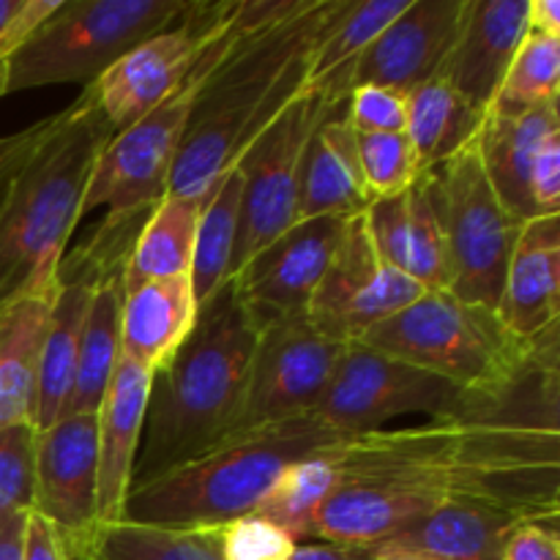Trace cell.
I'll return each instance as SVG.
<instances>
[{"mask_svg": "<svg viewBox=\"0 0 560 560\" xmlns=\"http://www.w3.org/2000/svg\"><path fill=\"white\" fill-rule=\"evenodd\" d=\"M328 459L339 481L317 517V541L366 550L452 506L558 523V337L512 386L424 424L348 438Z\"/></svg>", "mask_w": 560, "mask_h": 560, "instance_id": "cell-1", "label": "cell"}, {"mask_svg": "<svg viewBox=\"0 0 560 560\" xmlns=\"http://www.w3.org/2000/svg\"><path fill=\"white\" fill-rule=\"evenodd\" d=\"M334 0H306L301 11L235 38L200 85L167 195L208 197L262 129L306 91L317 36Z\"/></svg>", "mask_w": 560, "mask_h": 560, "instance_id": "cell-2", "label": "cell"}, {"mask_svg": "<svg viewBox=\"0 0 560 560\" xmlns=\"http://www.w3.org/2000/svg\"><path fill=\"white\" fill-rule=\"evenodd\" d=\"M260 331L233 279L200 304L189 337L153 372L131 487L233 438Z\"/></svg>", "mask_w": 560, "mask_h": 560, "instance_id": "cell-3", "label": "cell"}, {"mask_svg": "<svg viewBox=\"0 0 560 560\" xmlns=\"http://www.w3.org/2000/svg\"><path fill=\"white\" fill-rule=\"evenodd\" d=\"M113 135L91 88L52 115L0 206V312L55 290L88 180Z\"/></svg>", "mask_w": 560, "mask_h": 560, "instance_id": "cell-4", "label": "cell"}, {"mask_svg": "<svg viewBox=\"0 0 560 560\" xmlns=\"http://www.w3.org/2000/svg\"><path fill=\"white\" fill-rule=\"evenodd\" d=\"M304 5V0H233L222 27L191 66L184 85L135 126L113 135L98 153L82 197V219L98 208L104 211V222L85 244L88 249L104 260H126L148 213L167 195L186 124L206 77L241 33L288 20Z\"/></svg>", "mask_w": 560, "mask_h": 560, "instance_id": "cell-5", "label": "cell"}, {"mask_svg": "<svg viewBox=\"0 0 560 560\" xmlns=\"http://www.w3.org/2000/svg\"><path fill=\"white\" fill-rule=\"evenodd\" d=\"M342 441L348 438L334 435L312 416L233 435L202 457L131 487L124 520L159 528H219L257 512L288 465Z\"/></svg>", "mask_w": 560, "mask_h": 560, "instance_id": "cell-6", "label": "cell"}, {"mask_svg": "<svg viewBox=\"0 0 560 560\" xmlns=\"http://www.w3.org/2000/svg\"><path fill=\"white\" fill-rule=\"evenodd\" d=\"M552 337L558 331L539 342H523L495 310L459 301L448 290H427L359 342L485 397L512 386Z\"/></svg>", "mask_w": 560, "mask_h": 560, "instance_id": "cell-7", "label": "cell"}, {"mask_svg": "<svg viewBox=\"0 0 560 560\" xmlns=\"http://www.w3.org/2000/svg\"><path fill=\"white\" fill-rule=\"evenodd\" d=\"M191 0H60L5 60V96L47 85L88 88L129 49L184 20Z\"/></svg>", "mask_w": 560, "mask_h": 560, "instance_id": "cell-8", "label": "cell"}, {"mask_svg": "<svg viewBox=\"0 0 560 560\" xmlns=\"http://www.w3.org/2000/svg\"><path fill=\"white\" fill-rule=\"evenodd\" d=\"M424 175L446 244L448 293L495 310L523 222L492 189L476 140Z\"/></svg>", "mask_w": 560, "mask_h": 560, "instance_id": "cell-9", "label": "cell"}, {"mask_svg": "<svg viewBox=\"0 0 560 560\" xmlns=\"http://www.w3.org/2000/svg\"><path fill=\"white\" fill-rule=\"evenodd\" d=\"M348 104V102H345ZM345 104L306 88L295 96L235 162L241 173L238 241L233 277L273 238L299 222L301 162L317 126Z\"/></svg>", "mask_w": 560, "mask_h": 560, "instance_id": "cell-10", "label": "cell"}, {"mask_svg": "<svg viewBox=\"0 0 560 560\" xmlns=\"http://www.w3.org/2000/svg\"><path fill=\"white\" fill-rule=\"evenodd\" d=\"M487 397V394H485ZM476 399L432 372L410 366L361 342L345 345V353L326 392L306 416L339 438L383 430L408 413L441 416Z\"/></svg>", "mask_w": 560, "mask_h": 560, "instance_id": "cell-11", "label": "cell"}, {"mask_svg": "<svg viewBox=\"0 0 560 560\" xmlns=\"http://www.w3.org/2000/svg\"><path fill=\"white\" fill-rule=\"evenodd\" d=\"M342 353L345 345L315 331L306 315L262 323L233 435L310 413L326 392Z\"/></svg>", "mask_w": 560, "mask_h": 560, "instance_id": "cell-12", "label": "cell"}, {"mask_svg": "<svg viewBox=\"0 0 560 560\" xmlns=\"http://www.w3.org/2000/svg\"><path fill=\"white\" fill-rule=\"evenodd\" d=\"M230 3L233 0L222 3L191 0V9L186 11L184 20L137 44L107 74L88 85L115 135L145 118L184 85L191 66L222 27Z\"/></svg>", "mask_w": 560, "mask_h": 560, "instance_id": "cell-13", "label": "cell"}, {"mask_svg": "<svg viewBox=\"0 0 560 560\" xmlns=\"http://www.w3.org/2000/svg\"><path fill=\"white\" fill-rule=\"evenodd\" d=\"M421 293L427 290L416 279L377 255L364 213H359L348 219L331 266L306 306V320L323 337L350 345L413 304Z\"/></svg>", "mask_w": 560, "mask_h": 560, "instance_id": "cell-14", "label": "cell"}, {"mask_svg": "<svg viewBox=\"0 0 560 560\" xmlns=\"http://www.w3.org/2000/svg\"><path fill=\"white\" fill-rule=\"evenodd\" d=\"M33 512L52 525L66 558L96 560L102 536L96 416H63L36 432Z\"/></svg>", "mask_w": 560, "mask_h": 560, "instance_id": "cell-15", "label": "cell"}, {"mask_svg": "<svg viewBox=\"0 0 560 560\" xmlns=\"http://www.w3.org/2000/svg\"><path fill=\"white\" fill-rule=\"evenodd\" d=\"M348 219H301L262 246L233 277L241 299L262 323L306 315L317 284L326 277Z\"/></svg>", "mask_w": 560, "mask_h": 560, "instance_id": "cell-16", "label": "cell"}, {"mask_svg": "<svg viewBox=\"0 0 560 560\" xmlns=\"http://www.w3.org/2000/svg\"><path fill=\"white\" fill-rule=\"evenodd\" d=\"M465 3L468 0H410L361 55L350 74V91L383 85L410 93L435 80L457 42Z\"/></svg>", "mask_w": 560, "mask_h": 560, "instance_id": "cell-17", "label": "cell"}, {"mask_svg": "<svg viewBox=\"0 0 560 560\" xmlns=\"http://www.w3.org/2000/svg\"><path fill=\"white\" fill-rule=\"evenodd\" d=\"M109 262L124 260H102L85 246L60 262L58 288H55L52 310H49L47 331H44L42 353H38V388L36 410H33L36 432L47 430L69 413L88 306H91L98 277Z\"/></svg>", "mask_w": 560, "mask_h": 560, "instance_id": "cell-18", "label": "cell"}, {"mask_svg": "<svg viewBox=\"0 0 560 560\" xmlns=\"http://www.w3.org/2000/svg\"><path fill=\"white\" fill-rule=\"evenodd\" d=\"M528 31V0H468L457 42L438 77L487 115Z\"/></svg>", "mask_w": 560, "mask_h": 560, "instance_id": "cell-19", "label": "cell"}, {"mask_svg": "<svg viewBox=\"0 0 560 560\" xmlns=\"http://www.w3.org/2000/svg\"><path fill=\"white\" fill-rule=\"evenodd\" d=\"M523 342H539L560 323V213L523 222L495 306Z\"/></svg>", "mask_w": 560, "mask_h": 560, "instance_id": "cell-20", "label": "cell"}, {"mask_svg": "<svg viewBox=\"0 0 560 560\" xmlns=\"http://www.w3.org/2000/svg\"><path fill=\"white\" fill-rule=\"evenodd\" d=\"M153 370L120 359L96 413L98 441V520L102 530L124 523V506L135 481L142 424L151 397Z\"/></svg>", "mask_w": 560, "mask_h": 560, "instance_id": "cell-21", "label": "cell"}, {"mask_svg": "<svg viewBox=\"0 0 560 560\" xmlns=\"http://www.w3.org/2000/svg\"><path fill=\"white\" fill-rule=\"evenodd\" d=\"M364 222L388 266L408 273L424 290H448L446 244L424 173L399 195L372 200Z\"/></svg>", "mask_w": 560, "mask_h": 560, "instance_id": "cell-22", "label": "cell"}, {"mask_svg": "<svg viewBox=\"0 0 560 560\" xmlns=\"http://www.w3.org/2000/svg\"><path fill=\"white\" fill-rule=\"evenodd\" d=\"M558 107L560 102H547L514 115L487 113L476 137L481 167L492 189L520 222L536 217L530 202V170L547 137L560 131Z\"/></svg>", "mask_w": 560, "mask_h": 560, "instance_id": "cell-23", "label": "cell"}, {"mask_svg": "<svg viewBox=\"0 0 560 560\" xmlns=\"http://www.w3.org/2000/svg\"><path fill=\"white\" fill-rule=\"evenodd\" d=\"M370 202L355 131L342 107L317 126L306 145L301 162L299 222L317 217L353 219L364 213Z\"/></svg>", "mask_w": 560, "mask_h": 560, "instance_id": "cell-24", "label": "cell"}, {"mask_svg": "<svg viewBox=\"0 0 560 560\" xmlns=\"http://www.w3.org/2000/svg\"><path fill=\"white\" fill-rule=\"evenodd\" d=\"M195 288L189 273L153 279L124 290L120 310V353L124 359L156 372L173 359L197 320Z\"/></svg>", "mask_w": 560, "mask_h": 560, "instance_id": "cell-25", "label": "cell"}, {"mask_svg": "<svg viewBox=\"0 0 560 560\" xmlns=\"http://www.w3.org/2000/svg\"><path fill=\"white\" fill-rule=\"evenodd\" d=\"M410 0H334L312 55L310 85L320 96L345 104L350 74L377 36L408 9Z\"/></svg>", "mask_w": 560, "mask_h": 560, "instance_id": "cell-26", "label": "cell"}, {"mask_svg": "<svg viewBox=\"0 0 560 560\" xmlns=\"http://www.w3.org/2000/svg\"><path fill=\"white\" fill-rule=\"evenodd\" d=\"M58 288V284H55ZM55 290L16 301L0 312V432L33 424L38 353L47 331Z\"/></svg>", "mask_w": 560, "mask_h": 560, "instance_id": "cell-27", "label": "cell"}, {"mask_svg": "<svg viewBox=\"0 0 560 560\" xmlns=\"http://www.w3.org/2000/svg\"><path fill=\"white\" fill-rule=\"evenodd\" d=\"M120 310H124V262H109L104 266L91 295V306H88L74 392H71L66 416H96L102 408L104 394L124 359L120 353Z\"/></svg>", "mask_w": 560, "mask_h": 560, "instance_id": "cell-28", "label": "cell"}, {"mask_svg": "<svg viewBox=\"0 0 560 560\" xmlns=\"http://www.w3.org/2000/svg\"><path fill=\"white\" fill-rule=\"evenodd\" d=\"M208 197L164 195L148 213L124 262V290L191 271L197 224Z\"/></svg>", "mask_w": 560, "mask_h": 560, "instance_id": "cell-29", "label": "cell"}, {"mask_svg": "<svg viewBox=\"0 0 560 560\" xmlns=\"http://www.w3.org/2000/svg\"><path fill=\"white\" fill-rule=\"evenodd\" d=\"M485 115L470 107L446 80L424 82L408 93V135L421 173L457 156L479 137Z\"/></svg>", "mask_w": 560, "mask_h": 560, "instance_id": "cell-30", "label": "cell"}, {"mask_svg": "<svg viewBox=\"0 0 560 560\" xmlns=\"http://www.w3.org/2000/svg\"><path fill=\"white\" fill-rule=\"evenodd\" d=\"M514 525H520L517 520L487 509L452 506L432 512L386 541L443 560H503V541Z\"/></svg>", "mask_w": 560, "mask_h": 560, "instance_id": "cell-31", "label": "cell"}, {"mask_svg": "<svg viewBox=\"0 0 560 560\" xmlns=\"http://www.w3.org/2000/svg\"><path fill=\"white\" fill-rule=\"evenodd\" d=\"M241 173L230 167L208 195L197 224L195 257H191V288L197 304H206L224 282L233 279V252L238 241L241 217Z\"/></svg>", "mask_w": 560, "mask_h": 560, "instance_id": "cell-32", "label": "cell"}, {"mask_svg": "<svg viewBox=\"0 0 560 560\" xmlns=\"http://www.w3.org/2000/svg\"><path fill=\"white\" fill-rule=\"evenodd\" d=\"M337 481V468L328 459V452L312 454L301 463L288 465L279 474V479L273 481L268 495L257 506V514L271 520L295 541L315 539L317 517H320L323 506L331 501Z\"/></svg>", "mask_w": 560, "mask_h": 560, "instance_id": "cell-33", "label": "cell"}, {"mask_svg": "<svg viewBox=\"0 0 560 560\" xmlns=\"http://www.w3.org/2000/svg\"><path fill=\"white\" fill-rule=\"evenodd\" d=\"M96 560H222L217 528L115 523L102 530Z\"/></svg>", "mask_w": 560, "mask_h": 560, "instance_id": "cell-34", "label": "cell"}, {"mask_svg": "<svg viewBox=\"0 0 560 560\" xmlns=\"http://www.w3.org/2000/svg\"><path fill=\"white\" fill-rule=\"evenodd\" d=\"M547 102H560V36L528 31L490 113L514 115Z\"/></svg>", "mask_w": 560, "mask_h": 560, "instance_id": "cell-35", "label": "cell"}, {"mask_svg": "<svg viewBox=\"0 0 560 560\" xmlns=\"http://www.w3.org/2000/svg\"><path fill=\"white\" fill-rule=\"evenodd\" d=\"M36 501V427L0 432V528L33 512Z\"/></svg>", "mask_w": 560, "mask_h": 560, "instance_id": "cell-36", "label": "cell"}, {"mask_svg": "<svg viewBox=\"0 0 560 560\" xmlns=\"http://www.w3.org/2000/svg\"><path fill=\"white\" fill-rule=\"evenodd\" d=\"M355 145H359L361 173H364L372 200L399 195L421 175L419 156L405 131H397V135H359L355 131Z\"/></svg>", "mask_w": 560, "mask_h": 560, "instance_id": "cell-37", "label": "cell"}, {"mask_svg": "<svg viewBox=\"0 0 560 560\" xmlns=\"http://www.w3.org/2000/svg\"><path fill=\"white\" fill-rule=\"evenodd\" d=\"M217 541L222 560H290L299 541L257 512L219 525Z\"/></svg>", "mask_w": 560, "mask_h": 560, "instance_id": "cell-38", "label": "cell"}, {"mask_svg": "<svg viewBox=\"0 0 560 560\" xmlns=\"http://www.w3.org/2000/svg\"><path fill=\"white\" fill-rule=\"evenodd\" d=\"M345 115L359 135H397L408 129V93L397 88L359 85L350 91Z\"/></svg>", "mask_w": 560, "mask_h": 560, "instance_id": "cell-39", "label": "cell"}, {"mask_svg": "<svg viewBox=\"0 0 560 560\" xmlns=\"http://www.w3.org/2000/svg\"><path fill=\"white\" fill-rule=\"evenodd\" d=\"M530 202L536 217L560 213V131L547 137L530 170Z\"/></svg>", "mask_w": 560, "mask_h": 560, "instance_id": "cell-40", "label": "cell"}, {"mask_svg": "<svg viewBox=\"0 0 560 560\" xmlns=\"http://www.w3.org/2000/svg\"><path fill=\"white\" fill-rule=\"evenodd\" d=\"M503 560H560L558 523H520L503 541Z\"/></svg>", "mask_w": 560, "mask_h": 560, "instance_id": "cell-41", "label": "cell"}, {"mask_svg": "<svg viewBox=\"0 0 560 560\" xmlns=\"http://www.w3.org/2000/svg\"><path fill=\"white\" fill-rule=\"evenodd\" d=\"M49 126H52V115L36 120V124H31L27 129L0 137V206H3L5 191H9L11 184H14L22 164L31 159V153L38 148V142L47 137Z\"/></svg>", "mask_w": 560, "mask_h": 560, "instance_id": "cell-42", "label": "cell"}, {"mask_svg": "<svg viewBox=\"0 0 560 560\" xmlns=\"http://www.w3.org/2000/svg\"><path fill=\"white\" fill-rule=\"evenodd\" d=\"M22 560H69L60 545L52 525L36 512L25 517V534H22Z\"/></svg>", "mask_w": 560, "mask_h": 560, "instance_id": "cell-43", "label": "cell"}, {"mask_svg": "<svg viewBox=\"0 0 560 560\" xmlns=\"http://www.w3.org/2000/svg\"><path fill=\"white\" fill-rule=\"evenodd\" d=\"M290 560H370L366 550L361 547L331 545V541H312V545H299Z\"/></svg>", "mask_w": 560, "mask_h": 560, "instance_id": "cell-44", "label": "cell"}, {"mask_svg": "<svg viewBox=\"0 0 560 560\" xmlns=\"http://www.w3.org/2000/svg\"><path fill=\"white\" fill-rule=\"evenodd\" d=\"M528 27L534 33L560 36V3L558 0H528Z\"/></svg>", "mask_w": 560, "mask_h": 560, "instance_id": "cell-45", "label": "cell"}, {"mask_svg": "<svg viewBox=\"0 0 560 560\" xmlns=\"http://www.w3.org/2000/svg\"><path fill=\"white\" fill-rule=\"evenodd\" d=\"M25 517L11 520V523H5L3 528H0V560H22V534H25Z\"/></svg>", "mask_w": 560, "mask_h": 560, "instance_id": "cell-46", "label": "cell"}, {"mask_svg": "<svg viewBox=\"0 0 560 560\" xmlns=\"http://www.w3.org/2000/svg\"><path fill=\"white\" fill-rule=\"evenodd\" d=\"M366 556H370V560H443L438 556H430V552L392 545V541H381V545L375 547H366Z\"/></svg>", "mask_w": 560, "mask_h": 560, "instance_id": "cell-47", "label": "cell"}, {"mask_svg": "<svg viewBox=\"0 0 560 560\" xmlns=\"http://www.w3.org/2000/svg\"><path fill=\"white\" fill-rule=\"evenodd\" d=\"M0 96H5V63H0Z\"/></svg>", "mask_w": 560, "mask_h": 560, "instance_id": "cell-48", "label": "cell"}]
</instances>
